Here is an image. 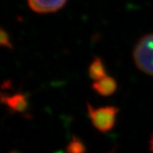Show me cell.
<instances>
[{"label":"cell","instance_id":"cell-1","mask_svg":"<svg viewBox=\"0 0 153 153\" xmlns=\"http://www.w3.org/2000/svg\"><path fill=\"white\" fill-rule=\"evenodd\" d=\"M133 57L140 71L153 76V33L145 35L137 42Z\"/></svg>","mask_w":153,"mask_h":153},{"label":"cell","instance_id":"cell-7","mask_svg":"<svg viewBox=\"0 0 153 153\" xmlns=\"http://www.w3.org/2000/svg\"><path fill=\"white\" fill-rule=\"evenodd\" d=\"M82 142H80L79 140H72L71 144L69 145V148H68V151L69 152H82L83 151L82 149Z\"/></svg>","mask_w":153,"mask_h":153},{"label":"cell","instance_id":"cell-8","mask_svg":"<svg viewBox=\"0 0 153 153\" xmlns=\"http://www.w3.org/2000/svg\"><path fill=\"white\" fill-rule=\"evenodd\" d=\"M0 43L2 45L6 46V47H9L11 48V43L10 41V38L8 36V34L5 33L4 30H1V35H0Z\"/></svg>","mask_w":153,"mask_h":153},{"label":"cell","instance_id":"cell-3","mask_svg":"<svg viewBox=\"0 0 153 153\" xmlns=\"http://www.w3.org/2000/svg\"><path fill=\"white\" fill-rule=\"evenodd\" d=\"M28 5L33 11L40 14L53 13L65 5L66 0H27Z\"/></svg>","mask_w":153,"mask_h":153},{"label":"cell","instance_id":"cell-2","mask_svg":"<svg viewBox=\"0 0 153 153\" xmlns=\"http://www.w3.org/2000/svg\"><path fill=\"white\" fill-rule=\"evenodd\" d=\"M88 116L93 126L99 131L105 133L110 131L115 125L118 109L115 106H103L94 108L89 103L87 104Z\"/></svg>","mask_w":153,"mask_h":153},{"label":"cell","instance_id":"cell-5","mask_svg":"<svg viewBox=\"0 0 153 153\" xmlns=\"http://www.w3.org/2000/svg\"><path fill=\"white\" fill-rule=\"evenodd\" d=\"M88 74H89V76L93 79L94 81L99 80L101 77L105 76L106 72H105V68L102 60L99 59V58L94 59L93 60V62L89 66Z\"/></svg>","mask_w":153,"mask_h":153},{"label":"cell","instance_id":"cell-9","mask_svg":"<svg viewBox=\"0 0 153 153\" xmlns=\"http://www.w3.org/2000/svg\"><path fill=\"white\" fill-rule=\"evenodd\" d=\"M150 150L153 152V134L151 137V140H150Z\"/></svg>","mask_w":153,"mask_h":153},{"label":"cell","instance_id":"cell-6","mask_svg":"<svg viewBox=\"0 0 153 153\" xmlns=\"http://www.w3.org/2000/svg\"><path fill=\"white\" fill-rule=\"evenodd\" d=\"M6 102L10 108L18 111H22L24 109H26L27 105V99L23 94H17L15 95H12L10 97H8Z\"/></svg>","mask_w":153,"mask_h":153},{"label":"cell","instance_id":"cell-4","mask_svg":"<svg viewBox=\"0 0 153 153\" xmlns=\"http://www.w3.org/2000/svg\"><path fill=\"white\" fill-rule=\"evenodd\" d=\"M117 82L113 77L105 75L100 79L94 81L93 83V88L103 96H109L114 94L117 90Z\"/></svg>","mask_w":153,"mask_h":153}]
</instances>
